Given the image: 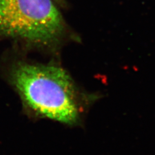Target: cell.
<instances>
[{
    "label": "cell",
    "instance_id": "cell-1",
    "mask_svg": "<svg viewBox=\"0 0 155 155\" xmlns=\"http://www.w3.org/2000/svg\"><path fill=\"white\" fill-rule=\"evenodd\" d=\"M9 79L34 113L67 125L79 122L83 94L63 68L19 61L11 68Z\"/></svg>",
    "mask_w": 155,
    "mask_h": 155
},
{
    "label": "cell",
    "instance_id": "cell-2",
    "mask_svg": "<svg viewBox=\"0 0 155 155\" xmlns=\"http://www.w3.org/2000/svg\"><path fill=\"white\" fill-rule=\"evenodd\" d=\"M65 32L64 19L51 0H0V38L51 47Z\"/></svg>",
    "mask_w": 155,
    "mask_h": 155
}]
</instances>
